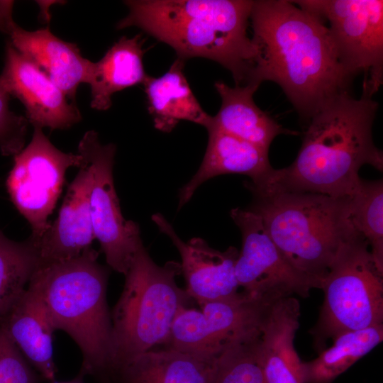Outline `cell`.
I'll use <instances>...</instances> for the list:
<instances>
[{"label":"cell","mask_w":383,"mask_h":383,"mask_svg":"<svg viewBox=\"0 0 383 383\" xmlns=\"http://www.w3.org/2000/svg\"><path fill=\"white\" fill-rule=\"evenodd\" d=\"M292 1H253L250 23L256 49L249 83L277 84L305 126L327 101L350 92L353 79L342 66L324 21Z\"/></svg>","instance_id":"cell-1"},{"label":"cell","mask_w":383,"mask_h":383,"mask_svg":"<svg viewBox=\"0 0 383 383\" xmlns=\"http://www.w3.org/2000/svg\"><path fill=\"white\" fill-rule=\"evenodd\" d=\"M362 90L359 99L350 92L338 94L325 104L306 126L295 160L274 169L262 184L245 186L253 194L305 192L350 197L359 189V170L370 165L382 171L383 155L372 138L379 106Z\"/></svg>","instance_id":"cell-2"},{"label":"cell","mask_w":383,"mask_h":383,"mask_svg":"<svg viewBox=\"0 0 383 383\" xmlns=\"http://www.w3.org/2000/svg\"><path fill=\"white\" fill-rule=\"evenodd\" d=\"M118 29L136 26L172 48L177 57L213 60L235 85L250 82L256 49L248 35L253 1L130 0Z\"/></svg>","instance_id":"cell-3"},{"label":"cell","mask_w":383,"mask_h":383,"mask_svg":"<svg viewBox=\"0 0 383 383\" xmlns=\"http://www.w3.org/2000/svg\"><path fill=\"white\" fill-rule=\"evenodd\" d=\"M91 247L72 259L38 267L28 286L41 297L52 326L79 347L85 375L103 383L111 360L112 323L107 299L109 268Z\"/></svg>","instance_id":"cell-4"},{"label":"cell","mask_w":383,"mask_h":383,"mask_svg":"<svg viewBox=\"0 0 383 383\" xmlns=\"http://www.w3.org/2000/svg\"><path fill=\"white\" fill-rule=\"evenodd\" d=\"M253 196L249 210L260 216L281 253L322 287L341 246L360 234L352 221L350 197L307 192Z\"/></svg>","instance_id":"cell-5"},{"label":"cell","mask_w":383,"mask_h":383,"mask_svg":"<svg viewBox=\"0 0 383 383\" xmlns=\"http://www.w3.org/2000/svg\"><path fill=\"white\" fill-rule=\"evenodd\" d=\"M180 274V262L160 266L144 245L138 250L111 313V360L105 380L118 365L166 343L179 310L194 301L176 282Z\"/></svg>","instance_id":"cell-6"},{"label":"cell","mask_w":383,"mask_h":383,"mask_svg":"<svg viewBox=\"0 0 383 383\" xmlns=\"http://www.w3.org/2000/svg\"><path fill=\"white\" fill-rule=\"evenodd\" d=\"M382 277L361 234L341 246L323 280V303L310 331L318 350L343 332L383 324Z\"/></svg>","instance_id":"cell-7"},{"label":"cell","mask_w":383,"mask_h":383,"mask_svg":"<svg viewBox=\"0 0 383 383\" xmlns=\"http://www.w3.org/2000/svg\"><path fill=\"white\" fill-rule=\"evenodd\" d=\"M292 1L328 21L327 27L344 70L353 79L364 73L362 89L374 96L383 79V1Z\"/></svg>","instance_id":"cell-8"},{"label":"cell","mask_w":383,"mask_h":383,"mask_svg":"<svg viewBox=\"0 0 383 383\" xmlns=\"http://www.w3.org/2000/svg\"><path fill=\"white\" fill-rule=\"evenodd\" d=\"M274 303L243 292L234 297L206 302L200 310L181 308L164 346L214 359L233 345L261 331Z\"/></svg>","instance_id":"cell-9"},{"label":"cell","mask_w":383,"mask_h":383,"mask_svg":"<svg viewBox=\"0 0 383 383\" xmlns=\"http://www.w3.org/2000/svg\"><path fill=\"white\" fill-rule=\"evenodd\" d=\"M84 163L80 154L57 149L38 128L30 142L13 156L6 188L13 205L28 221L35 244L50 227L48 218L62 192L67 170Z\"/></svg>","instance_id":"cell-10"},{"label":"cell","mask_w":383,"mask_h":383,"mask_svg":"<svg viewBox=\"0 0 383 383\" xmlns=\"http://www.w3.org/2000/svg\"><path fill=\"white\" fill-rule=\"evenodd\" d=\"M116 150L114 144H102L91 130L79 141L77 153L92 170L89 202L94 237L108 265L125 275L143 244L138 224L126 220L121 211L113 177Z\"/></svg>","instance_id":"cell-11"},{"label":"cell","mask_w":383,"mask_h":383,"mask_svg":"<svg viewBox=\"0 0 383 383\" xmlns=\"http://www.w3.org/2000/svg\"><path fill=\"white\" fill-rule=\"evenodd\" d=\"M231 216L242 235L235 265L238 284L252 297L274 303L293 294L307 297L321 284L295 269L267 234L259 215L235 208Z\"/></svg>","instance_id":"cell-12"},{"label":"cell","mask_w":383,"mask_h":383,"mask_svg":"<svg viewBox=\"0 0 383 383\" xmlns=\"http://www.w3.org/2000/svg\"><path fill=\"white\" fill-rule=\"evenodd\" d=\"M0 81L9 94L23 104L26 118L34 128L67 129L82 120L75 102L9 41L5 47Z\"/></svg>","instance_id":"cell-13"},{"label":"cell","mask_w":383,"mask_h":383,"mask_svg":"<svg viewBox=\"0 0 383 383\" xmlns=\"http://www.w3.org/2000/svg\"><path fill=\"white\" fill-rule=\"evenodd\" d=\"M159 230L171 240L181 257L184 289L199 305L223 300L239 294L235 265L239 251L230 246L224 251L211 248L201 238L182 240L160 213L152 216Z\"/></svg>","instance_id":"cell-14"},{"label":"cell","mask_w":383,"mask_h":383,"mask_svg":"<svg viewBox=\"0 0 383 383\" xmlns=\"http://www.w3.org/2000/svg\"><path fill=\"white\" fill-rule=\"evenodd\" d=\"M84 163L69 185L56 219L35 244L38 267L66 261L91 248L95 239L90 210L93 174Z\"/></svg>","instance_id":"cell-15"},{"label":"cell","mask_w":383,"mask_h":383,"mask_svg":"<svg viewBox=\"0 0 383 383\" xmlns=\"http://www.w3.org/2000/svg\"><path fill=\"white\" fill-rule=\"evenodd\" d=\"M8 35L11 45L75 102L77 89L87 84L93 63L82 55L77 45L60 39L48 27L30 31L14 23Z\"/></svg>","instance_id":"cell-16"},{"label":"cell","mask_w":383,"mask_h":383,"mask_svg":"<svg viewBox=\"0 0 383 383\" xmlns=\"http://www.w3.org/2000/svg\"><path fill=\"white\" fill-rule=\"evenodd\" d=\"M209 138L199 170L179 192L178 209L192 197L206 181L221 174L248 176L252 184L264 182L274 168L270 164L268 150L230 135L213 126L206 128Z\"/></svg>","instance_id":"cell-17"},{"label":"cell","mask_w":383,"mask_h":383,"mask_svg":"<svg viewBox=\"0 0 383 383\" xmlns=\"http://www.w3.org/2000/svg\"><path fill=\"white\" fill-rule=\"evenodd\" d=\"M299 317V302L294 296L271 306L257 348L265 383H304L303 362L294 345Z\"/></svg>","instance_id":"cell-18"},{"label":"cell","mask_w":383,"mask_h":383,"mask_svg":"<svg viewBox=\"0 0 383 383\" xmlns=\"http://www.w3.org/2000/svg\"><path fill=\"white\" fill-rule=\"evenodd\" d=\"M0 327L40 374L53 382L57 371L52 347L55 331L38 292L28 286L0 318Z\"/></svg>","instance_id":"cell-19"},{"label":"cell","mask_w":383,"mask_h":383,"mask_svg":"<svg viewBox=\"0 0 383 383\" xmlns=\"http://www.w3.org/2000/svg\"><path fill=\"white\" fill-rule=\"evenodd\" d=\"M218 358L152 348L114 368L104 383H211Z\"/></svg>","instance_id":"cell-20"},{"label":"cell","mask_w":383,"mask_h":383,"mask_svg":"<svg viewBox=\"0 0 383 383\" xmlns=\"http://www.w3.org/2000/svg\"><path fill=\"white\" fill-rule=\"evenodd\" d=\"M214 87L221 99V105L218 113L211 116L207 127L213 126L266 150H269L277 135L296 134V131L283 128L256 105L253 95L260 85L248 83L230 87L218 81Z\"/></svg>","instance_id":"cell-21"},{"label":"cell","mask_w":383,"mask_h":383,"mask_svg":"<svg viewBox=\"0 0 383 383\" xmlns=\"http://www.w3.org/2000/svg\"><path fill=\"white\" fill-rule=\"evenodd\" d=\"M184 60L177 57L164 74L148 75L143 85L155 127L171 132L181 121L206 128L211 116L201 106L184 73Z\"/></svg>","instance_id":"cell-22"},{"label":"cell","mask_w":383,"mask_h":383,"mask_svg":"<svg viewBox=\"0 0 383 383\" xmlns=\"http://www.w3.org/2000/svg\"><path fill=\"white\" fill-rule=\"evenodd\" d=\"M144 40L140 34L121 37L96 62L92 63L87 84L91 88V107L106 111L112 96L123 89L143 84L145 73L143 57Z\"/></svg>","instance_id":"cell-23"},{"label":"cell","mask_w":383,"mask_h":383,"mask_svg":"<svg viewBox=\"0 0 383 383\" xmlns=\"http://www.w3.org/2000/svg\"><path fill=\"white\" fill-rule=\"evenodd\" d=\"M333 345L309 362H303L304 383H332L383 340V324L343 332Z\"/></svg>","instance_id":"cell-24"},{"label":"cell","mask_w":383,"mask_h":383,"mask_svg":"<svg viewBox=\"0 0 383 383\" xmlns=\"http://www.w3.org/2000/svg\"><path fill=\"white\" fill-rule=\"evenodd\" d=\"M38 265L37 249L30 237L16 242L0 230V318L26 289Z\"/></svg>","instance_id":"cell-25"},{"label":"cell","mask_w":383,"mask_h":383,"mask_svg":"<svg viewBox=\"0 0 383 383\" xmlns=\"http://www.w3.org/2000/svg\"><path fill=\"white\" fill-rule=\"evenodd\" d=\"M350 199L353 223L369 244L379 271L383 273V182L362 180Z\"/></svg>","instance_id":"cell-26"},{"label":"cell","mask_w":383,"mask_h":383,"mask_svg":"<svg viewBox=\"0 0 383 383\" xmlns=\"http://www.w3.org/2000/svg\"><path fill=\"white\" fill-rule=\"evenodd\" d=\"M260 333L236 343L218 357L211 383H265L257 355Z\"/></svg>","instance_id":"cell-27"},{"label":"cell","mask_w":383,"mask_h":383,"mask_svg":"<svg viewBox=\"0 0 383 383\" xmlns=\"http://www.w3.org/2000/svg\"><path fill=\"white\" fill-rule=\"evenodd\" d=\"M10 96L0 81V150L14 156L24 148L28 121L10 110Z\"/></svg>","instance_id":"cell-28"},{"label":"cell","mask_w":383,"mask_h":383,"mask_svg":"<svg viewBox=\"0 0 383 383\" xmlns=\"http://www.w3.org/2000/svg\"><path fill=\"white\" fill-rule=\"evenodd\" d=\"M0 383H38L35 373L1 327Z\"/></svg>","instance_id":"cell-29"},{"label":"cell","mask_w":383,"mask_h":383,"mask_svg":"<svg viewBox=\"0 0 383 383\" xmlns=\"http://www.w3.org/2000/svg\"><path fill=\"white\" fill-rule=\"evenodd\" d=\"M14 2L9 0H0V31L9 33L15 23L12 13Z\"/></svg>","instance_id":"cell-30"},{"label":"cell","mask_w":383,"mask_h":383,"mask_svg":"<svg viewBox=\"0 0 383 383\" xmlns=\"http://www.w3.org/2000/svg\"><path fill=\"white\" fill-rule=\"evenodd\" d=\"M85 377H86L85 374L79 370L77 375L70 381L60 382H57L53 381L52 382V383H85L84 382Z\"/></svg>","instance_id":"cell-31"}]
</instances>
